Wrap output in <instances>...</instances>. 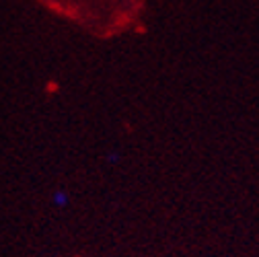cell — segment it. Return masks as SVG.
<instances>
[{"instance_id":"1","label":"cell","mask_w":259,"mask_h":257,"mask_svg":"<svg viewBox=\"0 0 259 257\" xmlns=\"http://www.w3.org/2000/svg\"><path fill=\"white\" fill-rule=\"evenodd\" d=\"M68 202H70V196H68L66 189H56L54 194H52V204L56 208H66Z\"/></svg>"}]
</instances>
